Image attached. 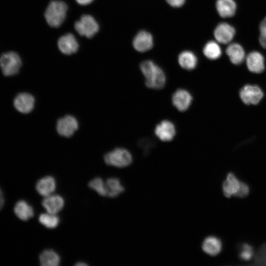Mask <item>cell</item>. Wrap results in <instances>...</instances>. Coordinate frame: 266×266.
Wrapping results in <instances>:
<instances>
[{
	"instance_id": "ac0fdd59",
	"label": "cell",
	"mask_w": 266,
	"mask_h": 266,
	"mask_svg": "<svg viewBox=\"0 0 266 266\" xmlns=\"http://www.w3.org/2000/svg\"><path fill=\"white\" fill-rule=\"evenodd\" d=\"M240 181L233 173L230 172L227 175L222 185L223 192L224 196L230 198L237 193L240 186Z\"/></svg>"
},
{
	"instance_id": "d4e9b609",
	"label": "cell",
	"mask_w": 266,
	"mask_h": 266,
	"mask_svg": "<svg viewBox=\"0 0 266 266\" xmlns=\"http://www.w3.org/2000/svg\"><path fill=\"white\" fill-rule=\"evenodd\" d=\"M203 53L207 58L214 60L218 59L221 56L222 50L216 42L209 41L204 45Z\"/></svg>"
},
{
	"instance_id": "83f0119b",
	"label": "cell",
	"mask_w": 266,
	"mask_h": 266,
	"mask_svg": "<svg viewBox=\"0 0 266 266\" xmlns=\"http://www.w3.org/2000/svg\"><path fill=\"white\" fill-rule=\"evenodd\" d=\"M254 256L253 248L247 243H244L239 253V258L244 261L250 260Z\"/></svg>"
},
{
	"instance_id": "4fadbf2b",
	"label": "cell",
	"mask_w": 266,
	"mask_h": 266,
	"mask_svg": "<svg viewBox=\"0 0 266 266\" xmlns=\"http://www.w3.org/2000/svg\"><path fill=\"white\" fill-rule=\"evenodd\" d=\"M41 204L47 212L57 214L64 207L65 200L62 196L52 194L45 197Z\"/></svg>"
},
{
	"instance_id": "5b68a950",
	"label": "cell",
	"mask_w": 266,
	"mask_h": 266,
	"mask_svg": "<svg viewBox=\"0 0 266 266\" xmlns=\"http://www.w3.org/2000/svg\"><path fill=\"white\" fill-rule=\"evenodd\" d=\"M74 28L81 35L91 37L99 31V27L95 19L90 15H84L75 23Z\"/></svg>"
},
{
	"instance_id": "5bb4252c",
	"label": "cell",
	"mask_w": 266,
	"mask_h": 266,
	"mask_svg": "<svg viewBox=\"0 0 266 266\" xmlns=\"http://www.w3.org/2000/svg\"><path fill=\"white\" fill-rule=\"evenodd\" d=\"M59 50L63 54L70 55L77 51L78 43L75 36L71 33H67L61 36L58 40Z\"/></svg>"
},
{
	"instance_id": "ba28073f",
	"label": "cell",
	"mask_w": 266,
	"mask_h": 266,
	"mask_svg": "<svg viewBox=\"0 0 266 266\" xmlns=\"http://www.w3.org/2000/svg\"><path fill=\"white\" fill-rule=\"evenodd\" d=\"M235 29L231 25L222 22L219 24L214 31L216 40L222 44H227L233 39L235 34Z\"/></svg>"
},
{
	"instance_id": "2e32d148",
	"label": "cell",
	"mask_w": 266,
	"mask_h": 266,
	"mask_svg": "<svg viewBox=\"0 0 266 266\" xmlns=\"http://www.w3.org/2000/svg\"><path fill=\"white\" fill-rule=\"evenodd\" d=\"M246 65L250 71L256 73H261L265 69L264 57L258 52H252L246 57Z\"/></svg>"
},
{
	"instance_id": "603a6c76",
	"label": "cell",
	"mask_w": 266,
	"mask_h": 266,
	"mask_svg": "<svg viewBox=\"0 0 266 266\" xmlns=\"http://www.w3.org/2000/svg\"><path fill=\"white\" fill-rule=\"evenodd\" d=\"M14 211L16 215L23 221L29 220L34 215L33 207L25 200L18 201L15 205Z\"/></svg>"
},
{
	"instance_id": "8fae6325",
	"label": "cell",
	"mask_w": 266,
	"mask_h": 266,
	"mask_svg": "<svg viewBox=\"0 0 266 266\" xmlns=\"http://www.w3.org/2000/svg\"><path fill=\"white\" fill-rule=\"evenodd\" d=\"M156 135L163 141H169L173 139L176 130L174 124L168 120H163L155 127Z\"/></svg>"
},
{
	"instance_id": "f546056e",
	"label": "cell",
	"mask_w": 266,
	"mask_h": 266,
	"mask_svg": "<svg viewBox=\"0 0 266 266\" xmlns=\"http://www.w3.org/2000/svg\"><path fill=\"white\" fill-rule=\"evenodd\" d=\"M249 191L250 190L248 185L243 182L240 181L239 188L234 196L243 198L248 195Z\"/></svg>"
},
{
	"instance_id": "1f68e13d",
	"label": "cell",
	"mask_w": 266,
	"mask_h": 266,
	"mask_svg": "<svg viewBox=\"0 0 266 266\" xmlns=\"http://www.w3.org/2000/svg\"><path fill=\"white\" fill-rule=\"evenodd\" d=\"M170 6L174 7H180L185 2L186 0H166Z\"/></svg>"
},
{
	"instance_id": "4dcf8cb0",
	"label": "cell",
	"mask_w": 266,
	"mask_h": 266,
	"mask_svg": "<svg viewBox=\"0 0 266 266\" xmlns=\"http://www.w3.org/2000/svg\"><path fill=\"white\" fill-rule=\"evenodd\" d=\"M256 262L258 264L266 265V243L260 249L256 258Z\"/></svg>"
},
{
	"instance_id": "e0dca14e",
	"label": "cell",
	"mask_w": 266,
	"mask_h": 266,
	"mask_svg": "<svg viewBox=\"0 0 266 266\" xmlns=\"http://www.w3.org/2000/svg\"><path fill=\"white\" fill-rule=\"evenodd\" d=\"M202 249L204 253L215 256L219 254L222 249V243L220 238L215 236H209L203 240Z\"/></svg>"
},
{
	"instance_id": "52a82bcc",
	"label": "cell",
	"mask_w": 266,
	"mask_h": 266,
	"mask_svg": "<svg viewBox=\"0 0 266 266\" xmlns=\"http://www.w3.org/2000/svg\"><path fill=\"white\" fill-rule=\"evenodd\" d=\"M263 92L257 86L246 85L239 92L240 97L246 104H256L263 97Z\"/></svg>"
},
{
	"instance_id": "44dd1931",
	"label": "cell",
	"mask_w": 266,
	"mask_h": 266,
	"mask_svg": "<svg viewBox=\"0 0 266 266\" xmlns=\"http://www.w3.org/2000/svg\"><path fill=\"white\" fill-rule=\"evenodd\" d=\"M178 62L181 67L190 70L196 67L198 59L196 55L192 51H184L179 55Z\"/></svg>"
},
{
	"instance_id": "d6986e66",
	"label": "cell",
	"mask_w": 266,
	"mask_h": 266,
	"mask_svg": "<svg viewBox=\"0 0 266 266\" xmlns=\"http://www.w3.org/2000/svg\"><path fill=\"white\" fill-rule=\"evenodd\" d=\"M216 8L221 17L229 18L234 15L236 4L234 0H217Z\"/></svg>"
},
{
	"instance_id": "7402d4cb",
	"label": "cell",
	"mask_w": 266,
	"mask_h": 266,
	"mask_svg": "<svg viewBox=\"0 0 266 266\" xmlns=\"http://www.w3.org/2000/svg\"><path fill=\"white\" fill-rule=\"evenodd\" d=\"M39 260L40 265L42 266H58L61 263L60 256L52 249L43 251L39 255Z\"/></svg>"
},
{
	"instance_id": "7c38bea8",
	"label": "cell",
	"mask_w": 266,
	"mask_h": 266,
	"mask_svg": "<svg viewBox=\"0 0 266 266\" xmlns=\"http://www.w3.org/2000/svg\"><path fill=\"white\" fill-rule=\"evenodd\" d=\"M34 99L33 97L27 93L18 94L14 100L15 108L22 113H30L33 108Z\"/></svg>"
},
{
	"instance_id": "e575fe53",
	"label": "cell",
	"mask_w": 266,
	"mask_h": 266,
	"mask_svg": "<svg viewBox=\"0 0 266 266\" xmlns=\"http://www.w3.org/2000/svg\"><path fill=\"white\" fill-rule=\"evenodd\" d=\"M75 265L76 266H86V265H87V264H85V263H84L83 262H81V263L79 262V263H77Z\"/></svg>"
},
{
	"instance_id": "ffe728a7",
	"label": "cell",
	"mask_w": 266,
	"mask_h": 266,
	"mask_svg": "<svg viewBox=\"0 0 266 266\" xmlns=\"http://www.w3.org/2000/svg\"><path fill=\"white\" fill-rule=\"evenodd\" d=\"M226 53L231 62L234 65H240L245 58V52L242 47L236 43L230 44L226 49Z\"/></svg>"
},
{
	"instance_id": "836d02e7",
	"label": "cell",
	"mask_w": 266,
	"mask_h": 266,
	"mask_svg": "<svg viewBox=\"0 0 266 266\" xmlns=\"http://www.w3.org/2000/svg\"><path fill=\"white\" fill-rule=\"evenodd\" d=\"M4 204V198L2 191L0 188V210L2 208Z\"/></svg>"
},
{
	"instance_id": "7a4b0ae2",
	"label": "cell",
	"mask_w": 266,
	"mask_h": 266,
	"mask_svg": "<svg viewBox=\"0 0 266 266\" xmlns=\"http://www.w3.org/2000/svg\"><path fill=\"white\" fill-rule=\"evenodd\" d=\"M67 10V6L64 2L59 0L52 1L45 12L47 23L52 27H59L65 19Z\"/></svg>"
},
{
	"instance_id": "3957f363",
	"label": "cell",
	"mask_w": 266,
	"mask_h": 266,
	"mask_svg": "<svg viewBox=\"0 0 266 266\" xmlns=\"http://www.w3.org/2000/svg\"><path fill=\"white\" fill-rule=\"evenodd\" d=\"M104 161L107 165L122 168L131 165L133 158L127 149L117 148L106 153L104 156Z\"/></svg>"
},
{
	"instance_id": "9a60e30c",
	"label": "cell",
	"mask_w": 266,
	"mask_h": 266,
	"mask_svg": "<svg viewBox=\"0 0 266 266\" xmlns=\"http://www.w3.org/2000/svg\"><path fill=\"white\" fill-rule=\"evenodd\" d=\"M36 190L41 196L52 195L56 188V181L52 176L48 175L40 179L36 184Z\"/></svg>"
},
{
	"instance_id": "cb8c5ba5",
	"label": "cell",
	"mask_w": 266,
	"mask_h": 266,
	"mask_svg": "<svg viewBox=\"0 0 266 266\" xmlns=\"http://www.w3.org/2000/svg\"><path fill=\"white\" fill-rule=\"evenodd\" d=\"M105 185L107 190V197L115 198L124 192L125 189L119 179L115 177L108 178Z\"/></svg>"
},
{
	"instance_id": "30bf717a",
	"label": "cell",
	"mask_w": 266,
	"mask_h": 266,
	"mask_svg": "<svg viewBox=\"0 0 266 266\" xmlns=\"http://www.w3.org/2000/svg\"><path fill=\"white\" fill-rule=\"evenodd\" d=\"M133 44L134 48L140 52L150 50L153 46V38L151 34L145 31L139 32L134 36Z\"/></svg>"
},
{
	"instance_id": "8992f818",
	"label": "cell",
	"mask_w": 266,
	"mask_h": 266,
	"mask_svg": "<svg viewBox=\"0 0 266 266\" xmlns=\"http://www.w3.org/2000/svg\"><path fill=\"white\" fill-rule=\"evenodd\" d=\"M78 128L77 120L71 115H66L59 119L57 123L56 129L58 133L66 137L72 136Z\"/></svg>"
},
{
	"instance_id": "277c9868",
	"label": "cell",
	"mask_w": 266,
	"mask_h": 266,
	"mask_svg": "<svg viewBox=\"0 0 266 266\" xmlns=\"http://www.w3.org/2000/svg\"><path fill=\"white\" fill-rule=\"evenodd\" d=\"M21 66L22 61L20 56L13 51L4 53L0 57V66L5 76L17 74Z\"/></svg>"
},
{
	"instance_id": "484cf974",
	"label": "cell",
	"mask_w": 266,
	"mask_h": 266,
	"mask_svg": "<svg viewBox=\"0 0 266 266\" xmlns=\"http://www.w3.org/2000/svg\"><path fill=\"white\" fill-rule=\"evenodd\" d=\"M40 224L48 229H54L60 223V218L56 214L47 212L41 214L38 218Z\"/></svg>"
},
{
	"instance_id": "9c48e42d",
	"label": "cell",
	"mask_w": 266,
	"mask_h": 266,
	"mask_svg": "<svg viewBox=\"0 0 266 266\" xmlns=\"http://www.w3.org/2000/svg\"><path fill=\"white\" fill-rule=\"evenodd\" d=\"M192 100L191 94L183 89L177 90L172 96L173 105L180 111L187 110L191 104Z\"/></svg>"
},
{
	"instance_id": "6da1fadb",
	"label": "cell",
	"mask_w": 266,
	"mask_h": 266,
	"mask_svg": "<svg viewBox=\"0 0 266 266\" xmlns=\"http://www.w3.org/2000/svg\"><path fill=\"white\" fill-rule=\"evenodd\" d=\"M140 70L145 78V85L149 88L161 89L166 82L163 70L153 61L145 60L140 65Z\"/></svg>"
},
{
	"instance_id": "d6a6232c",
	"label": "cell",
	"mask_w": 266,
	"mask_h": 266,
	"mask_svg": "<svg viewBox=\"0 0 266 266\" xmlns=\"http://www.w3.org/2000/svg\"><path fill=\"white\" fill-rule=\"evenodd\" d=\"M93 0H76V1L80 5H87L93 1Z\"/></svg>"
},
{
	"instance_id": "4316f807",
	"label": "cell",
	"mask_w": 266,
	"mask_h": 266,
	"mask_svg": "<svg viewBox=\"0 0 266 266\" xmlns=\"http://www.w3.org/2000/svg\"><path fill=\"white\" fill-rule=\"evenodd\" d=\"M88 186L90 188L96 191L100 196L107 197L105 182L100 177H96L91 180L89 182Z\"/></svg>"
},
{
	"instance_id": "f1b7e54d",
	"label": "cell",
	"mask_w": 266,
	"mask_h": 266,
	"mask_svg": "<svg viewBox=\"0 0 266 266\" xmlns=\"http://www.w3.org/2000/svg\"><path fill=\"white\" fill-rule=\"evenodd\" d=\"M259 28V42L263 48L266 49V17L261 22Z\"/></svg>"
}]
</instances>
